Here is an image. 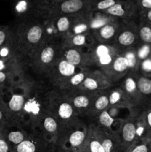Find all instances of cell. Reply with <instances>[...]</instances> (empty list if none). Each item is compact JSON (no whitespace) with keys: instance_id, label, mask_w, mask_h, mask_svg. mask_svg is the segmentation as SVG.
Instances as JSON below:
<instances>
[{"instance_id":"obj_1","label":"cell","mask_w":151,"mask_h":152,"mask_svg":"<svg viewBox=\"0 0 151 152\" xmlns=\"http://www.w3.org/2000/svg\"><path fill=\"white\" fill-rule=\"evenodd\" d=\"M51 88L49 84L33 80L29 76L25 79V103L22 123L32 131L38 120L48 113L47 99Z\"/></svg>"},{"instance_id":"obj_2","label":"cell","mask_w":151,"mask_h":152,"mask_svg":"<svg viewBox=\"0 0 151 152\" xmlns=\"http://www.w3.org/2000/svg\"><path fill=\"white\" fill-rule=\"evenodd\" d=\"M13 28L18 50L28 63L31 55L47 38L44 21L36 17L25 18Z\"/></svg>"},{"instance_id":"obj_3","label":"cell","mask_w":151,"mask_h":152,"mask_svg":"<svg viewBox=\"0 0 151 152\" xmlns=\"http://www.w3.org/2000/svg\"><path fill=\"white\" fill-rule=\"evenodd\" d=\"M47 109L59 123L61 133L81 121L66 95L55 89L49 91Z\"/></svg>"},{"instance_id":"obj_4","label":"cell","mask_w":151,"mask_h":152,"mask_svg":"<svg viewBox=\"0 0 151 152\" xmlns=\"http://www.w3.org/2000/svg\"><path fill=\"white\" fill-rule=\"evenodd\" d=\"M61 40L47 38L35 50L28 61V67L36 74L45 77L50 68L60 56Z\"/></svg>"},{"instance_id":"obj_5","label":"cell","mask_w":151,"mask_h":152,"mask_svg":"<svg viewBox=\"0 0 151 152\" xmlns=\"http://www.w3.org/2000/svg\"><path fill=\"white\" fill-rule=\"evenodd\" d=\"M93 0H69L56 2L34 4L33 16L48 19L64 15H71L90 10Z\"/></svg>"},{"instance_id":"obj_6","label":"cell","mask_w":151,"mask_h":152,"mask_svg":"<svg viewBox=\"0 0 151 152\" xmlns=\"http://www.w3.org/2000/svg\"><path fill=\"white\" fill-rule=\"evenodd\" d=\"M25 79L13 85L0 96V99L7 108L13 123H23L22 114L25 103Z\"/></svg>"},{"instance_id":"obj_7","label":"cell","mask_w":151,"mask_h":152,"mask_svg":"<svg viewBox=\"0 0 151 152\" xmlns=\"http://www.w3.org/2000/svg\"><path fill=\"white\" fill-rule=\"evenodd\" d=\"M93 66L97 67L104 73L113 63L114 59L122 53L113 44H103L95 42L89 48Z\"/></svg>"},{"instance_id":"obj_8","label":"cell","mask_w":151,"mask_h":152,"mask_svg":"<svg viewBox=\"0 0 151 152\" xmlns=\"http://www.w3.org/2000/svg\"><path fill=\"white\" fill-rule=\"evenodd\" d=\"M87 128L88 124H85L81 120L78 123L61 133L56 145L69 151H75L85 142L87 136Z\"/></svg>"},{"instance_id":"obj_9","label":"cell","mask_w":151,"mask_h":152,"mask_svg":"<svg viewBox=\"0 0 151 152\" xmlns=\"http://www.w3.org/2000/svg\"><path fill=\"white\" fill-rule=\"evenodd\" d=\"M139 42V27L136 20H121L113 45L123 51L136 47Z\"/></svg>"},{"instance_id":"obj_10","label":"cell","mask_w":151,"mask_h":152,"mask_svg":"<svg viewBox=\"0 0 151 152\" xmlns=\"http://www.w3.org/2000/svg\"><path fill=\"white\" fill-rule=\"evenodd\" d=\"M80 68H76L65 60L62 56L56 61L45 77L48 80V84L55 90H58L68 78L73 75Z\"/></svg>"},{"instance_id":"obj_11","label":"cell","mask_w":151,"mask_h":152,"mask_svg":"<svg viewBox=\"0 0 151 152\" xmlns=\"http://www.w3.org/2000/svg\"><path fill=\"white\" fill-rule=\"evenodd\" d=\"M140 111H129V116L125 120H121L118 132L122 151L124 152L137 141L136 137V119Z\"/></svg>"},{"instance_id":"obj_12","label":"cell","mask_w":151,"mask_h":152,"mask_svg":"<svg viewBox=\"0 0 151 152\" xmlns=\"http://www.w3.org/2000/svg\"><path fill=\"white\" fill-rule=\"evenodd\" d=\"M33 132L48 142L56 145L60 136L61 129L57 120L48 112L38 120Z\"/></svg>"},{"instance_id":"obj_13","label":"cell","mask_w":151,"mask_h":152,"mask_svg":"<svg viewBox=\"0 0 151 152\" xmlns=\"http://www.w3.org/2000/svg\"><path fill=\"white\" fill-rule=\"evenodd\" d=\"M56 146L32 132L27 139L12 148V152H54Z\"/></svg>"},{"instance_id":"obj_14","label":"cell","mask_w":151,"mask_h":152,"mask_svg":"<svg viewBox=\"0 0 151 152\" xmlns=\"http://www.w3.org/2000/svg\"><path fill=\"white\" fill-rule=\"evenodd\" d=\"M96 92L97 91H76L72 93L63 94L69 99L78 117H87Z\"/></svg>"},{"instance_id":"obj_15","label":"cell","mask_w":151,"mask_h":152,"mask_svg":"<svg viewBox=\"0 0 151 152\" xmlns=\"http://www.w3.org/2000/svg\"><path fill=\"white\" fill-rule=\"evenodd\" d=\"M32 132L30 128L21 123H11L0 129V134L12 148L27 139Z\"/></svg>"},{"instance_id":"obj_16","label":"cell","mask_w":151,"mask_h":152,"mask_svg":"<svg viewBox=\"0 0 151 152\" xmlns=\"http://www.w3.org/2000/svg\"><path fill=\"white\" fill-rule=\"evenodd\" d=\"M113 85V84L103 71L98 68L90 69L78 91H98L109 89L112 87Z\"/></svg>"},{"instance_id":"obj_17","label":"cell","mask_w":151,"mask_h":152,"mask_svg":"<svg viewBox=\"0 0 151 152\" xmlns=\"http://www.w3.org/2000/svg\"><path fill=\"white\" fill-rule=\"evenodd\" d=\"M102 13L119 20H136L139 19V10L133 0H120Z\"/></svg>"},{"instance_id":"obj_18","label":"cell","mask_w":151,"mask_h":152,"mask_svg":"<svg viewBox=\"0 0 151 152\" xmlns=\"http://www.w3.org/2000/svg\"><path fill=\"white\" fill-rule=\"evenodd\" d=\"M90 123L105 152H123L117 131L102 129L93 122H90Z\"/></svg>"},{"instance_id":"obj_19","label":"cell","mask_w":151,"mask_h":152,"mask_svg":"<svg viewBox=\"0 0 151 152\" xmlns=\"http://www.w3.org/2000/svg\"><path fill=\"white\" fill-rule=\"evenodd\" d=\"M136 75L137 73L129 72L122 79V82L119 86L124 91L129 102L131 104L133 110L140 111L142 96L138 88Z\"/></svg>"},{"instance_id":"obj_20","label":"cell","mask_w":151,"mask_h":152,"mask_svg":"<svg viewBox=\"0 0 151 152\" xmlns=\"http://www.w3.org/2000/svg\"><path fill=\"white\" fill-rule=\"evenodd\" d=\"M60 56L78 68H90L93 66L89 49L62 48Z\"/></svg>"},{"instance_id":"obj_21","label":"cell","mask_w":151,"mask_h":152,"mask_svg":"<svg viewBox=\"0 0 151 152\" xmlns=\"http://www.w3.org/2000/svg\"><path fill=\"white\" fill-rule=\"evenodd\" d=\"M120 22L119 19H115L101 28L92 30L91 34L95 41L103 44H113Z\"/></svg>"},{"instance_id":"obj_22","label":"cell","mask_w":151,"mask_h":152,"mask_svg":"<svg viewBox=\"0 0 151 152\" xmlns=\"http://www.w3.org/2000/svg\"><path fill=\"white\" fill-rule=\"evenodd\" d=\"M95 42L91 33L68 35L61 39V46L62 48L89 49Z\"/></svg>"},{"instance_id":"obj_23","label":"cell","mask_w":151,"mask_h":152,"mask_svg":"<svg viewBox=\"0 0 151 152\" xmlns=\"http://www.w3.org/2000/svg\"><path fill=\"white\" fill-rule=\"evenodd\" d=\"M129 73V65L122 53L118 55L105 74L110 79L113 84L122 80Z\"/></svg>"},{"instance_id":"obj_24","label":"cell","mask_w":151,"mask_h":152,"mask_svg":"<svg viewBox=\"0 0 151 152\" xmlns=\"http://www.w3.org/2000/svg\"><path fill=\"white\" fill-rule=\"evenodd\" d=\"M92 16H93V12L90 10L77 13L74 19L70 31L68 35L91 33Z\"/></svg>"},{"instance_id":"obj_25","label":"cell","mask_w":151,"mask_h":152,"mask_svg":"<svg viewBox=\"0 0 151 152\" xmlns=\"http://www.w3.org/2000/svg\"><path fill=\"white\" fill-rule=\"evenodd\" d=\"M109 96V108H115L118 109H127L129 111H133L131 104L129 102L127 96L121 88L118 86H112L108 90Z\"/></svg>"},{"instance_id":"obj_26","label":"cell","mask_w":151,"mask_h":152,"mask_svg":"<svg viewBox=\"0 0 151 152\" xmlns=\"http://www.w3.org/2000/svg\"><path fill=\"white\" fill-rule=\"evenodd\" d=\"M108 90L98 91L96 94L94 99L92 103L91 108L89 111L87 117L90 120L93 121L98 115L102 111H105L109 108V96H108Z\"/></svg>"},{"instance_id":"obj_27","label":"cell","mask_w":151,"mask_h":152,"mask_svg":"<svg viewBox=\"0 0 151 152\" xmlns=\"http://www.w3.org/2000/svg\"><path fill=\"white\" fill-rule=\"evenodd\" d=\"M90 69V68H80L73 75L68 78L57 91L65 94L72 93L78 91Z\"/></svg>"},{"instance_id":"obj_28","label":"cell","mask_w":151,"mask_h":152,"mask_svg":"<svg viewBox=\"0 0 151 152\" xmlns=\"http://www.w3.org/2000/svg\"><path fill=\"white\" fill-rule=\"evenodd\" d=\"M137 85L139 93L142 96L140 111L151 105V78L144 77L140 73L136 75Z\"/></svg>"},{"instance_id":"obj_29","label":"cell","mask_w":151,"mask_h":152,"mask_svg":"<svg viewBox=\"0 0 151 152\" xmlns=\"http://www.w3.org/2000/svg\"><path fill=\"white\" fill-rule=\"evenodd\" d=\"M85 145L90 152H105L100 140L95 134L91 123L88 124L87 136L85 140Z\"/></svg>"},{"instance_id":"obj_30","label":"cell","mask_w":151,"mask_h":152,"mask_svg":"<svg viewBox=\"0 0 151 152\" xmlns=\"http://www.w3.org/2000/svg\"><path fill=\"white\" fill-rule=\"evenodd\" d=\"M123 56L127 59L129 65V72L138 73L139 70L140 61L137 56L136 47L125 49L122 51Z\"/></svg>"},{"instance_id":"obj_31","label":"cell","mask_w":151,"mask_h":152,"mask_svg":"<svg viewBox=\"0 0 151 152\" xmlns=\"http://www.w3.org/2000/svg\"><path fill=\"white\" fill-rule=\"evenodd\" d=\"M107 109L102 111V112L99 115H98L97 117L95 118V120L92 122L94 123L96 125H97L98 126H99V127L102 128V129L114 130L113 125L114 122L115 121V119H114L113 117L110 114Z\"/></svg>"},{"instance_id":"obj_32","label":"cell","mask_w":151,"mask_h":152,"mask_svg":"<svg viewBox=\"0 0 151 152\" xmlns=\"http://www.w3.org/2000/svg\"><path fill=\"white\" fill-rule=\"evenodd\" d=\"M118 19L115 17L109 16L102 12H93V16H92L91 22V31L92 30L97 29L104 26L106 24L113 21Z\"/></svg>"},{"instance_id":"obj_33","label":"cell","mask_w":151,"mask_h":152,"mask_svg":"<svg viewBox=\"0 0 151 152\" xmlns=\"http://www.w3.org/2000/svg\"><path fill=\"white\" fill-rule=\"evenodd\" d=\"M138 27L140 42L151 44V23L139 21Z\"/></svg>"},{"instance_id":"obj_34","label":"cell","mask_w":151,"mask_h":152,"mask_svg":"<svg viewBox=\"0 0 151 152\" xmlns=\"http://www.w3.org/2000/svg\"><path fill=\"white\" fill-rule=\"evenodd\" d=\"M18 82H19V80L11 74L0 71V96Z\"/></svg>"},{"instance_id":"obj_35","label":"cell","mask_w":151,"mask_h":152,"mask_svg":"<svg viewBox=\"0 0 151 152\" xmlns=\"http://www.w3.org/2000/svg\"><path fill=\"white\" fill-rule=\"evenodd\" d=\"M120 0H93L90 10L92 12H103L113 6Z\"/></svg>"},{"instance_id":"obj_36","label":"cell","mask_w":151,"mask_h":152,"mask_svg":"<svg viewBox=\"0 0 151 152\" xmlns=\"http://www.w3.org/2000/svg\"><path fill=\"white\" fill-rule=\"evenodd\" d=\"M124 152H151V140H139Z\"/></svg>"},{"instance_id":"obj_37","label":"cell","mask_w":151,"mask_h":152,"mask_svg":"<svg viewBox=\"0 0 151 152\" xmlns=\"http://www.w3.org/2000/svg\"><path fill=\"white\" fill-rule=\"evenodd\" d=\"M137 56L140 62L151 57V44L139 42L136 46Z\"/></svg>"},{"instance_id":"obj_38","label":"cell","mask_w":151,"mask_h":152,"mask_svg":"<svg viewBox=\"0 0 151 152\" xmlns=\"http://www.w3.org/2000/svg\"><path fill=\"white\" fill-rule=\"evenodd\" d=\"M13 36V28L9 25H0V48L8 42Z\"/></svg>"},{"instance_id":"obj_39","label":"cell","mask_w":151,"mask_h":152,"mask_svg":"<svg viewBox=\"0 0 151 152\" xmlns=\"http://www.w3.org/2000/svg\"><path fill=\"white\" fill-rule=\"evenodd\" d=\"M11 123L13 122L12 121L10 114L4 104L0 99V129Z\"/></svg>"},{"instance_id":"obj_40","label":"cell","mask_w":151,"mask_h":152,"mask_svg":"<svg viewBox=\"0 0 151 152\" xmlns=\"http://www.w3.org/2000/svg\"><path fill=\"white\" fill-rule=\"evenodd\" d=\"M139 72L144 77L151 78V57L140 62Z\"/></svg>"},{"instance_id":"obj_41","label":"cell","mask_w":151,"mask_h":152,"mask_svg":"<svg viewBox=\"0 0 151 152\" xmlns=\"http://www.w3.org/2000/svg\"><path fill=\"white\" fill-rule=\"evenodd\" d=\"M142 111L144 114L147 129L146 140H151V105H150L149 107L146 108L145 109L142 110Z\"/></svg>"},{"instance_id":"obj_42","label":"cell","mask_w":151,"mask_h":152,"mask_svg":"<svg viewBox=\"0 0 151 152\" xmlns=\"http://www.w3.org/2000/svg\"><path fill=\"white\" fill-rule=\"evenodd\" d=\"M139 11L151 10V0H133Z\"/></svg>"},{"instance_id":"obj_43","label":"cell","mask_w":151,"mask_h":152,"mask_svg":"<svg viewBox=\"0 0 151 152\" xmlns=\"http://www.w3.org/2000/svg\"><path fill=\"white\" fill-rule=\"evenodd\" d=\"M139 21L151 23V10H141V11H139Z\"/></svg>"},{"instance_id":"obj_44","label":"cell","mask_w":151,"mask_h":152,"mask_svg":"<svg viewBox=\"0 0 151 152\" xmlns=\"http://www.w3.org/2000/svg\"><path fill=\"white\" fill-rule=\"evenodd\" d=\"M0 152H12V147L9 145L8 142L6 141L0 134Z\"/></svg>"},{"instance_id":"obj_45","label":"cell","mask_w":151,"mask_h":152,"mask_svg":"<svg viewBox=\"0 0 151 152\" xmlns=\"http://www.w3.org/2000/svg\"><path fill=\"white\" fill-rule=\"evenodd\" d=\"M69 1V0H37V1H34V4H36V3L56 2V1Z\"/></svg>"},{"instance_id":"obj_46","label":"cell","mask_w":151,"mask_h":152,"mask_svg":"<svg viewBox=\"0 0 151 152\" xmlns=\"http://www.w3.org/2000/svg\"><path fill=\"white\" fill-rule=\"evenodd\" d=\"M73 152H90V151H89L88 148H87V146H86L85 145V142H84V145H83L82 146L80 147L79 148H78V149L76 150V151Z\"/></svg>"},{"instance_id":"obj_47","label":"cell","mask_w":151,"mask_h":152,"mask_svg":"<svg viewBox=\"0 0 151 152\" xmlns=\"http://www.w3.org/2000/svg\"><path fill=\"white\" fill-rule=\"evenodd\" d=\"M54 152H73V151H69V150H67L65 149V148H62V147L59 146V145H56V149H55Z\"/></svg>"},{"instance_id":"obj_48","label":"cell","mask_w":151,"mask_h":152,"mask_svg":"<svg viewBox=\"0 0 151 152\" xmlns=\"http://www.w3.org/2000/svg\"><path fill=\"white\" fill-rule=\"evenodd\" d=\"M33 1H37V0H33Z\"/></svg>"}]
</instances>
